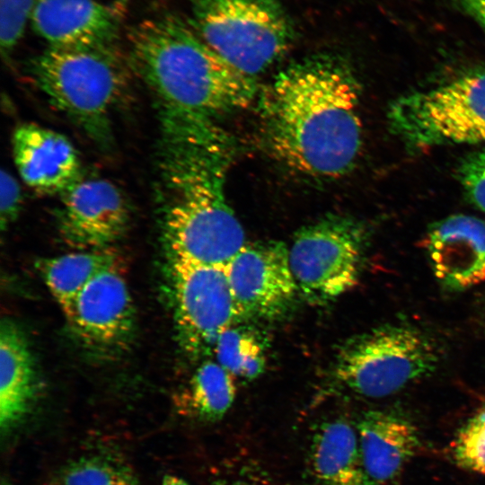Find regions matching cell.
<instances>
[{"label": "cell", "mask_w": 485, "mask_h": 485, "mask_svg": "<svg viewBox=\"0 0 485 485\" xmlns=\"http://www.w3.org/2000/svg\"><path fill=\"white\" fill-rule=\"evenodd\" d=\"M357 432L365 467L378 485L397 478L419 446L416 427L390 412L365 413Z\"/></svg>", "instance_id": "obj_16"}, {"label": "cell", "mask_w": 485, "mask_h": 485, "mask_svg": "<svg viewBox=\"0 0 485 485\" xmlns=\"http://www.w3.org/2000/svg\"><path fill=\"white\" fill-rule=\"evenodd\" d=\"M438 361L431 339L417 326L400 321L347 340L336 356L333 376L356 394L383 398L429 375Z\"/></svg>", "instance_id": "obj_5"}, {"label": "cell", "mask_w": 485, "mask_h": 485, "mask_svg": "<svg viewBox=\"0 0 485 485\" xmlns=\"http://www.w3.org/2000/svg\"><path fill=\"white\" fill-rule=\"evenodd\" d=\"M129 1L130 0H117L116 2L119 7L126 9Z\"/></svg>", "instance_id": "obj_29"}, {"label": "cell", "mask_w": 485, "mask_h": 485, "mask_svg": "<svg viewBox=\"0 0 485 485\" xmlns=\"http://www.w3.org/2000/svg\"><path fill=\"white\" fill-rule=\"evenodd\" d=\"M213 353L216 361L234 377L252 380L265 370V342L250 327L230 326L217 339Z\"/></svg>", "instance_id": "obj_21"}, {"label": "cell", "mask_w": 485, "mask_h": 485, "mask_svg": "<svg viewBox=\"0 0 485 485\" xmlns=\"http://www.w3.org/2000/svg\"><path fill=\"white\" fill-rule=\"evenodd\" d=\"M34 0H0V47L8 57L23 36Z\"/></svg>", "instance_id": "obj_24"}, {"label": "cell", "mask_w": 485, "mask_h": 485, "mask_svg": "<svg viewBox=\"0 0 485 485\" xmlns=\"http://www.w3.org/2000/svg\"><path fill=\"white\" fill-rule=\"evenodd\" d=\"M236 394L234 376L216 361L202 362L181 397L183 410L202 421L221 419Z\"/></svg>", "instance_id": "obj_20"}, {"label": "cell", "mask_w": 485, "mask_h": 485, "mask_svg": "<svg viewBox=\"0 0 485 485\" xmlns=\"http://www.w3.org/2000/svg\"><path fill=\"white\" fill-rule=\"evenodd\" d=\"M36 371L27 338L13 321L0 326V427L9 434L28 415L36 394Z\"/></svg>", "instance_id": "obj_17"}, {"label": "cell", "mask_w": 485, "mask_h": 485, "mask_svg": "<svg viewBox=\"0 0 485 485\" xmlns=\"http://www.w3.org/2000/svg\"><path fill=\"white\" fill-rule=\"evenodd\" d=\"M424 247L439 284L463 291L485 281V222L457 214L432 224Z\"/></svg>", "instance_id": "obj_13"}, {"label": "cell", "mask_w": 485, "mask_h": 485, "mask_svg": "<svg viewBox=\"0 0 485 485\" xmlns=\"http://www.w3.org/2000/svg\"><path fill=\"white\" fill-rule=\"evenodd\" d=\"M62 485H140L125 465L101 456L80 458L68 464Z\"/></svg>", "instance_id": "obj_22"}, {"label": "cell", "mask_w": 485, "mask_h": 485, "mask_svg": "<svg viewBox=\"0 0 485 485\" xmlns=\"http://www.w3.org/2000/svg\"><path fill=\"white\" fill-rule=\"evenodd\" d=\"M225 269L241 318H278L299 293L282 242L246 243Z\"/></svg>", "instance_id": "obj_10"}, {"label": "cell", "mask_w": 485, "mask_h": 485, "mask_svg": "<svg viewBox=\"0 0 485 485\" xmlns=\"http://www.w3.org/2000/svg\"><path fill=\"white\" fill-rule=\"evenodd\" d=\"M128 41L129 66L157 97L162 120L211 121L246 107L255 96L253 78L175 15L141 22L131 29Z\"/></svg>", "instance_id": "obj_3"}, {"label": "cell", "mask_w": 485, "mask_h": 485, "mask_svg": "<svg viewBox=\"0 0 485 485\" xmlns=\"http://www.w3.org/2000/svg\"><path fill=\"white\" fill-rule=\"evenodd\" d=\"M0 226L6 229L18 217L22 205V192L18 181L4 170L0 174Z\"/></svg>", "instance_id": "obj_26"}, {"label": "cell", "mask_w": 485, "mask_h": 485, "mask_svg": "<svg viewBox=\"0 0 485 485\" xmlns=\"http://www.w3.org/2000/svg\"><path fill=\"white\" fill-rule=\"evenodd\" d=\"M366 230L357 220L330 215L301 228L288 246L298 292L311 304L329 303L358 281Z\"/></svg>", "instance_id": "obj_8"}, {"label": "cell", "mask_w": 485, "mask_h": 485, "mask_svg": "<svg viewBox=\"0 0 485 485\" xmlns=\"http://www.w3.org/2000/svg\"><path fill=\"white\" fill-rule=\"evenodd\" d=\"M453 456L459 467L485 475V405L458 430Z\"/></svg>", "instance_id": "obj_23"}, {"label": "cell", "mask_w": 485, "mask_h": 485, "mask_svg": "<svg viewBox=\"0 0 485 485\" xmlns=\"http://www.w3.org/2000/svg\"><path fill=\"white\" fill-rule=\"evenodd\" d=\"M459 178L469 199L485 212V148L465 157L460 164Z\"/></svg>", "instance_id": "obj_25"}, {"label": "cell", "mask_w": 485, "mask_h": 485, "mask_svg": "<svg viewBox=\"0 0 485 485\" xmlns=\"http://www.w3.org/2000/svg\"><path fill=\"white\" fill-rule=\"evenodd\" d=\"M13 154L22 181L42 194H62L81 179V162L64 135L34 123L16 127Z\"/></svg>", "instance_id": "obj_15"}, {"label": "cell", "mask_w": 485, "mask_h": 485, "mask_svg": "<svg viewBox=\"0 0 485 485\" xmlns=\"http://www.w3.org/2000/svg\"><path fill=\"white\" fill-rule=\"evenodd\" d=\"M38 268L50 293L64 310L98 275L122 267L120 255L108 247L44 259Z\"/></svg>", "instance_id": "obj_19"}, {"label": "cell", "mask_w": 485, "mask_h": 485, "mask_svg": "<svg viewBox=\"0 0 485 485\" xmlns=\"http://www.w3.org/2000/svg\"><path fill=\"white\" fill-rule=\"evenodd\" d=\"M1 485H12L8 481L3 480Z\"/></svg>", "instance_id": "obj_31"}, {"label": "cell", "mask_w": 485, "mask_h": 485, "mask_svg": "<svg viewBox=\"0 0 485 485\" xmlns=\"http://www.w3.org/2000/svg\"><path fill=\"white\" fill-rule=\"evenodd\" d=\"M485 29V0H451Z\"/></svg>", "instance_id": "obj_27"}, {"label": "cell", "mask_w": 485, "mask_h": 485, "mask_svg": "<svg viewBox=\"0 0 485 485\" xmlns=\"http://www.w3.org/2000/svg\"><path fill=\"white\" fill-rule=\"evenodd\" d=\"M171 275L181 345L190 356L213 353L221 333L241 318L225 267L171 258Z\"/></svg>", "instance_id": "obj_9"}, {"label": "cell", "mask_w": 485, "mask_h": 485, "mask_svg": "<svg viewBox=\"0 0 485 485\" xmlns=\"http://www.w3.org/2000/svg\"><path fill=\"white\" fill-rule=\"evenodd\" d=\"M387 118L409 147L485 144V69L409 93L390 105Z\"/></svg>", "instance_id": "obj_7"}, {"label": "cell", "mask_w": 485, "mask_h": 485, "mask_svg": "<svg viewBox=\"0 0 485 485\" xmlns=\"http://www.w3.org/2000/svg\"><path fill=\"white\" fill-rule=\"evenodd\" d=\"M230 143L212 123L163 127V234L171 258L225 267L247 243L225 194Z\"/></svg>", "instance_id": "obj_2"}, {"label": "cell", "mask_w": 485, "mask_h": 485, "mask_svg": "<svg viewBox=\"0 0 485 485\" xmlns=\"http://www.w3.org/2000/svg\"><path fill=\"white\" fill-rule=\"evenodd\" d=\"M359 93L350 66L338 55L313 54L286 66L261 103L274 154L311 177L348 173L362 146Z\"/></svg>", "instance_id": "obj_1"}, {"label": "cell", "mask_w": 485, "mask_h": 485, "mask_svg": "<svg viewBox=\"0 0 485 485\" xmlns=\"http://www.w3.org/2000/svg\"><path fill=\"white\" fill-rule=\"evenodd\" d=\"M234 485H260L256 482L247 481H239L235 482Z\"/></svg>", "instance_id": "obj_30"}, {"label": "cell", "mask_w": 485, "mask_h": 485, "mask_svg": "<svg viewBox=\"0 0 485 485\" xmlns=\"http://www.w3.org/2000/svg\"><path fill=\"white\" fill-rule=\"evenodd\" d=\"M48 485H57V484H48Z\"/></svg>", "instance_id": "obj_32"}, {"label": "cell", "mask_w": 485, "mask_h": 485, "mask_svg": "<svg viewBox=\"0 0 485 485\" xmlns=\"http://www.w3.org/2000/svg\"><path fill=\"white\" fill-rule=\"evenodd\" d=\"M163 485H188V483L180 478L166 477Z\"/></svg>", "instance_id": "obj_28"}, {"label": "cell", "mask_w": 485, "mask_h": 485, "mask_svg": "<svg viewBox=\"0 0 485 485\" xmlns=\"http://www.w3.org/2000/svg\"><path fill=\"white\" fill-rule=\"evenodd\" d=\"M121 269L98 275L63 310L76 337L100 350L121 348L134 330V305Z\"/></svg>", "instance_id": "obj_12"}, {"label": "cell", "mask_w": 485, "mask_h": 485, "mask_svg": "<svg viewBox=\"0 0 485 485\" xmlns=\"http://www.w3.org/2000/svg\"><path fill=\"white\" fill-rule=\"evenodd\" d=\"M309 470L315 485H378L365 467L357 429L342 419L316 428L309 447Z\"/></svg>", "instance_id": "obj_18"}, {"label": "cell", "mask_w": 485, "mask_h": 485, "mask_svg": "<svg viewBox=\"0 0 485 485\" xmlns=\"http://www.w3.org/2000/svg\"><path fill=\"white\" fill-rule=\"evenodd\" d=\"M122 14L97 0H34L30 21L50 48L112 44Z\"/></svg>", "instance_id": "obj_14"}, {"label": "cell", "mask_w": 485, "mask_h": 485, "mask_svg": "<svg viewBox=\"0 0 485 485\" xmlns=\"http://www.w3.org/2000/svg\"><path fill=\"white\" fill-rule=\"evenodd\" d=\"M31 73L53 105L100 145L110 142V117L129 83V69L113 44L48 48Z\"/></svg>", "instance_id": "obj_4"}, {"label": "cell", "mask_w": 485, "mask_h": 485, "mask_svg": "<svg viewBox=\"0 0 485 485\" xmlns=\"http://www.w3.org/2000/svg\"><path fill=\"white\" fill-rule=\"evenodd\" d=\"M190 25L218 55L252 78L278 60L295 39L279 0H191Z\"/></svg>", "instance_id": "obj_6"}, {"label": "cell", "mask_w": 485, "mask_h": 485, "mask_svg": "<svg viewBox=\"0 0 485 485\" xmlns=\"http://www.w3.org/2000/svg\"><path fill=\"white\" fill-rule=\"evenodd\" d=\"M60 196L57 228L69 246L79 251L108 248L125 233L129 206L109 180L81 178Z\"/></svg>", "instance_id": "obj_11"}]
</instances>
